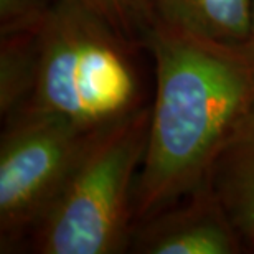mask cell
Masks as SVG:
<instances>
[{"instance_id":"7","label":"cell","mask_w":254,"mask_h":254,"mask_svg":"<svg viewBox=\"0 0 254 254\" xmlns=\"http://www.w3.org/2000/svg\"><path fill=\"white\" fill-rule=\"evenodd\" d=\"M157 23L223 47L251 48L253 0H142Z\"/></svg>"},{"instance_id":"5","label":"cell","mask_w":254,"mask_h":254,"mask_svg":"<svg viewBox=\"0 0 254 254\" xmlns=\"http://www.w3.org/2000/svg\"><path fill=\"white\" fill-rule=\"evenodd\" d=\"M130 240L134 251L147 254H235L243 246L241 236L206 187L193 193L187 206L174 205L145 220Z\"/></svg>"},{"instance_id":"2","label":"cell","mask_w":254,"mask_h":254,"mask_svg":"<svg viewBox=\"0 0 254 254\" xmlns=\"http://www.w3.org/2000/svg\"><path fill=\"white\" fill-rule=\"evenodd\" d=\"M137 93L134 68L103 3L55 0L37 33V78L23 111L96 132L139 109Z\"/></svg>"},{"instance_id":"3","label":"cell","mask_w":254,"mask_h":254,"mask_svg":"<svg viewBox=\"0 0 254 254\" xmlns=\"http://www.w3.org/2000/svg\"><path fill=\"white\" fill-rule=\"evenodd\" d=\"M149 124L150 109H135L91 135L58 198L30 233L35 251L116 254L129 246Z\"/></svg>"},{"instance_id":"8","label":"cell","mask_w":254,"mask_h":254,"mask_svg":"<svg viewBox=\"0 0 254 254\" xmlns=\"http://www.w3.org/2000/svg\"><path fill=\"white\" fill-rule=\"evenodd\" d=\"M37 78V33L2 38L0 47V114L3 119L23 111Z\"/></svg>"},{"instance_id":"6","label":"cell","mask_w":254,"mask_h":254,"mask_svg":"<svg viewBox=\"0 0 254 254\" xmlns=\"http://www.w3.org/2000/svg\"><path fill=\"white\" fill-rule=\"evenodd\" d=\"M205 187L243 243H254V98L213 159Z\"/></svg>"},{"instance_id":"11","label":"cell","mask_w":254,"mask_h":254,"mask_svg":"<svg viewBox=\"0 0 254 254\" xmlns=\"http://www.w3.org/2000/svg\"><path fill=\"white\" fill-rule=\"evenodd\" d=\"M96 2H99V3H104V0H96Z\"/></svg>"},{"instance_id":"4","label":"cell","mask_w":254,"mask_h":254,"mask_svg":"<svg viewBox=\"0 0 254 254\" xmlns=\"http://www.w3.org/2000/svg\"><path fill=\"white\" fill-rule=\"evenodd\" d=\"M93 134L35 111H22L7 121L0 140L2 251L42 221Z\"/></svg>"},{"instance_id":"9","label":"cell","mask_w":254,"mask_h":254,"mask_svg":"<svg viewBox=\"0 0 254 254\" xmlns=\"http://www.w3.org/2000/svg\"><path fill=\"white\" fill-rule=\"evenodd\" d=\"M55 0H0V37L38 33Z\"/></svg>"},{"instance_id":"10","label":"cell","mask_w":254,"mask_h":254,"mask_svg":"<svg viewBox=\"0 0 254 254\" xmlns=\"http://www.w3.org/2000/svg\"><path fill=\"white\" fill-rule=\"evenodd\" d=\"M251 48L254 50V0H253V27H251Z\"/></svg>"},{"instance_id":"1","label":"cell","mask_w":254,"mask_h":254,"mask_svg":"<svg viewBox=\"0 0 254 254\" xmlns=\"http://www.w3.org/2000/svg\"><path fill=\"white\" fill-rule=\"evenodd\" d=\"M155 98L134 187V216L149 220L205 189L218 150L254 98V50L144 25Z\"/></svg>"}]
</instances>
